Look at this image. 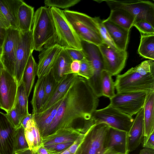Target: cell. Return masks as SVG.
<instances>
[{"label":"cell","mask_w":154,"mask_h":154,"mask_svg":"<svg viewBox=\"0 0 154 154\" xmlns=\"http://www.w3.org/2000/svg\"><path fill=\"white\" fill-rule=\"evenodd\" d=\"M87 80L78 76L62 98L56 115L44 137L62 129H87L94 124L91 119L99 104Z\"/></svg>","instance_id":"6da1fadb"},{"label":"cell","mask_w":154,"mask_h":154,"mask_svg":"<svg viewBox=\"0 0 154 154\" xmlns=\"http://www.w3.org/2000/svg\"><path fill=\"white\" fill-rule=\"evenodd\" d=\"M117 92L154 91V60L148 59L116 76Z\"/></svg>","instance_id":"7a4b0ae2"},{"label":"cell","mask_w":154,"mask_h":154,"mask_svg":"<svg viewBox=\"0 0 154 154\" xmlns=\"http://www.w3.org/2000/svg\"><path fill=\"white\" fill-rule=\"evenodd\" d=\"M50 8L41 6L34 13L32 29L33 50L41 51L54 45L56 32Z\"/></svg>","instance_id":"3957f363"},{"label":"cell","mask_w":154,"mask_h":154,"mask_svg":"<svg viewBox=\"0 0 154 154\" xmlns=\"http://www.w3.org/2000/svg\"><path fill=\"white\" fill-rule=\"evenodd\" d=\"M63 13L81 40L98 46L104 43L93 18L76 11L65 9Z\"/></svg>","instance_id":"277c9868"},{"label":"cell","mask_w":154,"mask_h":154,"mask_svg":"<svg viewBox=\"0 0 154 154\" xmlns=\"http://www.w3.org/2000/svg\"><path fill=\"white\" fill-rule=\"evenodd\" d=\"M50 9L56 32L54 44H58L65 49L82 50L81 40L63 10L54 7Z\"/></svg>","instance_id":"5b68a950"},{"label":"cell","mask_w":154,"mask_h":154,"mask_svg":"<svg viewBox=\"0 0 154 154\" xmlns=\"http://www.w3.org/2000/svg\"><path fill=\"white\" fill-rule=\"evenodd\" d=\"M109 128L103 123L92 125L86 131L83 140L74 154H103L105 149Z\"/></svg>","instance_id":"8992f818"},{"label":"cell","mask_w":154,"mask_h":154,"mask_svg":"<svg viewBox=\"0 0 154 154\" xmlns=\"http://www.w3.org/2000/svg\"><path fill=\"white\" fill-rule=\"evenodd\" d=\"M111 10L121 9L127 11L135 18V21L144 20L154 26V4L141 0H105Z\"/></svg>","instance_id":"52a82bcc"},{"label":"cell","mask_w":154,"mask_h":154,"mask_svg":"<svg viewBox=\"0 0 154 154\" xmlns=\"http://www.w3.org/2000/svg\"><path fill=\"white\" fill-rule=\"evenodd\" d=\"M91 119L94 124L104 123L110 127L127 132L134 121L132 117L122 113L109 104L103 108L95 110L92 114Z\"/></svg>","instance_id":"ba28073f"},{"label":"cell","mask_w":154,"mask_h":154,"mask_svg":"<svg viewBox=\"0 0 154 154\" xmlns=\"http://www.w3.org/2000/svg\"><path fill=\"white\" fill-rule=\"evenodd\" d=\"M147 94L144 91L117 92L109 99V104L132 117L143 108Z\"/></svg>","instance_id":"9c48e42d"},{"label":"cell","mask_w":154,"mask_h":154,"mask_svg":"<svg viewBox=\"0 0 154 154\" xmlns=\"http://www.w3.org/2000/svg\"><path fill=\"white\" fill-rule=\"evenodd\" d=\"M20 37L19 30L11 27L8 28L2 47L0 60L5 69L14 77L16 53Z\"/></svg>","instance_id":"30bf717a"},{"label":"cell","mask_w":154,"mask_h":154,"mask_svg":"<svg viewBox=\"0 0 154 154\" xmlns=\"http://www.w3.org/2000/svg\"><path fill=\"white\" fill-rule=\"evenodd\" d=\"M33 51L32 29L24 33L20 32V37L16 53L14 72V77L18 86L21 81L28 60Z\"/></svg>","instance_id":"8fae6325"},{"label":"cell","mask_w":154,"mask_h":154,"mask_svg":"<svg viewBox=\"0 0 154 154\" xmlns=\"http://www.w3.org/2000/svg\"><path fill=\"white\" fill-rule=\"evenodd\" d=\"M103 61L104 70L117 76L124 68L128 57L126 51L114 48L103 43L98 46Z\"/></svg>","instance_id":"7c38bea8"},{"label":"cell","mask_w":154,"mask_h":154,"mask_svg":"<svg viewBox=\"0 0 154 154\" xmlns=\"http://www.w3.org/2000/svg\"><path fill=\"white\" fill-rule=\"evenodd\" d=\"M17 87L14 77L4 69L0 76V103L6 113L14 106Z\"/></svg>","instance_id":"4fadbf2b"},{"label":"cell","mask_w":154,"mask_h":154,"mask_svg":"<svg viewBox=\"0 0 154 154\" xmlns=\"http://www.w3.org/2000/svg\"><path fill=\"white\" fill-rule=\"evenodd\" d=\"M15 130L6 114L0 111V154H14Z\"/></svg>","instance_id":"5bb4252c"},{"label":"cell","mask_w":154,"mask_h":154,"mask_svg":"<svg viewBox=\"0 0 154 154\" xmlns=\"http://www.w3.org/2000/svg\"><path fill=\"white\" fill-rule=\"evenodd\" d=\"M63 48L56 44L44 48L38 55L37 76H45L51 69Z\"/></svg>","instance_id":"9a60e30c"},{"label":"cell","mask_w":154,"mask_h":154,"mask_svg":"<svg viewBox=\"0 0 154 154\" xmlns=\"http://www.w3.org/2000/svg\"><path fill=\"white\" fill-rule=\"evenodd\" d=\"M143 108L137 114L129 131L127 133V150L132 152L141 143L144 134Z\"/></svg>","instance_id":"2e32d148"},{"label":"cell","mask_w":154,"mask_h":154,"mask_svg":"<svg viewBox=\"0 0 154 154\" xmlns=\"http://www.w3.org/2000/svg\"><path fill=\"white\" fill-rule=\"evenodd\" d=\"M127 133L109 127L106 137L105 149L115 152L128 154Z\"/></svg>","instance_id":"e0dca14e"},{"label":"cell","mask_w":154,"mask_h":154,"mask_svg":"<svg viewBox=\"0 0 154 154\" xmlns=\"http://www.w3.org/2000/svg\"><path fill=\"white\" fill-rule=\"evenodd\" d=\"M102 21L116 48L120 50L126 51L130 31L105 20Z\"/></svg>","instance_id":"ac0fdd59"},{"label":"cell","mask_w":154,"mask_h":154,"mask_svg":"<svg viewBox=\"0 0 154 154\" xmlns=\"http://www.w3.org/2000/svg\"><path fill=\"white\" fill-rule=\"evenodd\" d=\"M88 129L65 128L42 138L44 145L66 142H73L81 134Z\"/></svg>","instance_id":"d6986e66"},{"label":"cell","mask_w":154,"mask_h":154,"mask_svg":"<svg viewBox=\"0 0 154 154\" xmlns=\"http://www.w3.org/2000/svg\"><path fill=\"white\" fill-rule=\"evenodd\" d=\"M143 109L144 130V143L154 131V91L147 93Z\"/></svg>","instance_id":"ffe728a7"},{"label":"cell","mask_w":154,"mask_h":154,"mask_svg":"<svg viewBox=\"0 0 154 154\" xmlns=\"http://www.w3.org/2000/svg\"><path fill=\"white\" fill-rule=\"evenodd\" d=\"M62 98L45 110L33 115L42 138L53 121Z\"/></svg>","instance_id":"44dd1931"},{"label":"cell","mask_w":154,"mask_h":154,"mask_svg":"<svg viewBox=\"0 0 154 154\" xmlns=\"http://www.w3.org/2000/svg\"><path fill=\"white\" fill-rule=\"evenodd\" d=\"M72 61L65 48H63L52 69L54 77L58 83L67 75L72 73L70 69Z\"/></svg>","instance_id":"7402d4cb"},{"label":"cell","mask_w":154,"mask_h":154,"mask_svg":"<svg viewBox=\"0 0 154 154\" xmlns=\"http://www.w3.org/2000/svg\"><path fill=\"white\" fill-rule=\"evenodd\" d=\"M23 2L22 0H0V9L11 27L18 30V11Z\"/></svg>","instance_id":"603a6c76"},{"label":"cell","mask_w":154,"mask_h":154,"mask_svg":"<svg viewBox=\"0 0 154 154\" xmlns=\"http://www.w3.org/2000/svg\"><path fill=\"white\" fill-rule=\"evenodd\" d=\"M34 14V8L24 1L20 6L17 13L19 30L24 33L31 30Z\"/></svg>","instance_id":"cb8c5ba5"},{"label":"cell","mask_w":154,"mask_h":154,"mask_svg":"<svg viewBox=\"0 0 154 154\" xmlns=\"http://www.w3.org/2000/svg\"><path fill=\"white\" fill-rule=\"evenodd\" d=\"M77 76L78 75L75 74H69L59 82L54 93L40 112L46 109L63 98Z\"/></svg>","instance_id":"d4e9b609"},{"label":"cell","mask_w":154,"mask_h":154,"mask_svg":"<svg viewBox=\"0 0 154 154\" xmlns=\"http://www.w3.org/2000/svg\"><path fill=\"white\" fill-rule=\"evenodd\" d=\"M105 20L130 31L135 21V18L131 14L121 9L111 10L109 16Z\"/></svg>","instance_id":"484cf974"},{"label":"cell","mask_w":154,"mask_h":154,"mask_svg":"<svg viewBox=\"0 0 154 154\" xmlns=\"http://www.w3.org/2000/svg\"><path fill=\"white\" fill-rule=\"evenodd\" d=\"M37 71V64L32 54L28 60L21 80L23 84L28 97L33 86Z\"/></svg>","instance_id":"4316f807"},{"label":"cell","mask_w":154,"mask_h":154,"mask_svg":"<svg viewBox=\"0 0 154 154\" xmlns=\"http://www.w3.org/2000/svg\"><path fill=\"white\" fill-rule=\"evenodd\" d=\"M45 76L38 78L35 85L31 101L33 115L40 113L43 107L45 97Z\"/></svg>","instance_id":"83f0119b"},{"label":"cell","mask_w":154,"mask_h":154,"mask_svg":"<svg viewBox=\"0 0 154 154\" xmlns=\"http://www.w3.org/2000/svg\"><path fill=\"white\" fill-rule=\"evenodd\" d=\"M140 35L138 53L144 58L154 60V34Z\"/></svg>","instance_id":"f1b7e54d"},{"label":"cell","mask_w":154,"mask_h":154,"mask_svg":"<svg viewBox=\"0 0 154 154\" xmlns=\"http://www.w3.org/2000/svg\"><path fill=\"white\" fill-rule=\"evenodd\" d=\"M28 99L23 84L21 81L18 86L14 102L19 111L21 122L23 119L29 113Z\"/></svg>","instance_id":"f546056e"},{"label":"cell","mask_w":154,"mask_h":154,"mask_svg":"<svg viewBox=\"0 0 154 154\" xmlns=\"http://www.w3.org/2000/svg\"><path fill=\"white\" fill-rule=\"evenodd\" d=\"M101 88L102 96L112 98L115 94L114 82L112 76L107 72L103 70L101 77Z\"/></svg>","instance_id":"4dcf8cb0"},{"label":"cell","mask_w":154,"mask_h":154,"mask_svg":"<svg viewBox=\"0 0 154 154\" xmlns=\"http://www.w3.org/2000/svg\"><path fill=\"white\" fill-rule=\"evenodd\" d=\"M45 76V97L42 108L51 98L59 84L54 77L52 69Z\"/></svg>","instance_id":"1f68e13d"},{"label":"cell","mask_w":154,"mask_h":154,"mask_svg":"<svg viewBox=\"0 0 154 154\" xmlns=\"http://www.w3.org/2000/svg\"><path fill=\"white\" fill-rule=\"evenodd\" d=\"M24 130L22 126L15 130L14 139V152L29 149L25 136Z\"/></svg>","instance_id":"d6a6232c"},{"label":"cell","mask_w":154,"mask_h":154,"mask_svg":"<svg viewBox=\"0 0 154 154\" xmlns=\"http://www.w3.org/2000/svg\"><path fill=\"white\" fill-rule=\"evenodd\" d=\"M99 30L100 35L104 43L114 48H116L109 33L99 17H93Z\"/></svg>","instance_id":"836d02e7"},{"label":"cell","mask_w":154,"mask_h":154,"mask_svg":"<svg viewBox=\"0 0 154 154\" xmlns=\"http://www.w3.org/2000/svg\"><path fill=\"white\" fill-rule=\"evenodd\" d=\"M80 0H45V6L51 8L54 7L59 9L67 8L78 3Z\"/></svg>","instance_id":"e575fe53"},{"label":"cell","mask_w":154,"mask_h":154,"mask_svg":"<svg viewBox=\"0 0 154 154\" xmlns=\"http://www.w3.org/2000/svg\"><path fill=\"white\" fill-rule=\"evenodd\" d=\"M133 26L139 31L140 34H154V26L146 20H140L136 21Z\"/></svg>","instance_id":"d590c367"},{"label":"cell","mask_w":154,"mask_h":154,"mask_svg":"<svg viewBox=\"0 0 154 154\" xmlns=\"http://www.w3.org/2000/svg\"><path fill=\"white\" fill-rule=\"evenodd\" d=\"M6 114L9 121L15 130L21 126L19 111L14 103L12 108Z\"/></svg>","instance_id":"8d00e7d4"},{"label":"cell","mask_w":154,"mask_h":154,"mask_svg":"<svg viewBox=\"0 0 154 154\" xmlns=\"http://www.w3.org/2000/svg\"><path fill=\"white\" fill-rule=\"evenodd\" d=\"M92 75L91 66L86 58L80 61V66L79 76L87 80L89 79Z\"/></svg>","instance_id":"74e56055"},{"label":"cell","mask_w":154,"mask_h":154,"mask_svg":"<svg viewBox=\"0 0 154 154\" xmlns=\"http://www.w3.org/2000/svg\"><path fill=\"white\" fill-rule=\"evenodd\" d=\"M65 49L72 61L77 60L81 61L86 58L82 50H80L71 48Z\"/></svg>","instance_id":"f35d334b"},{"label":"cell","mask_w":154,"mask_h":154,"mask_svg":"<svg viewBox=\"0 0 154 154\" xmlns=\"http://www.w3.org/2000/svg\"><path fill=\"white\" fill-rule=\"evenodd\" d=\"M73 142H66L44 145L47 149L61 153L68 148Z\"/></svg>","instance_id":"ab89813d"},{"label":"cell","mask_w":154,"mask_h":154,"mask_svg":"<svg viewBox=\"0 0 154 154\" xmlns=\"http://www.w3.org/2000/svg\"><path fill=\"white\" fill-rule=\"evenodd\" d=\"M24 129L25 136L29 149L34 153V139L33 134L29 128H26Z\"/></svg>","instance_id":"60d3db41"},{"label":"cell","mask_w":154,"mask_h":154,"mask_svg":"<svg viewBox=\"0 0 154 154\" xmlns=\"http://www.w3.org/2000/svg\"><path fill=\"white\" fill-rule=\"evenodd\" d=\"M86 131L80 134L72 144L68 148L69 151L71 154H74L76 152L78 148L85 137Z\"/></svg>","instance_id":"b9f144b4"},{"label":"cell","mask_w":154,"mask_h":154,"mask_svg":"<svg viewBox=\"0 0 154 154\" xmlns=\"http://www.w3.org/2000/svg\"><path fill=\"white\" fill-rule=\"evenodd\" d=\"M143 147L154 150V131L151 133L145 142L143 143Z\"/></svg>","instance_id":"7bdbcfd3"},{"label":"cell","mask_w":154,"mask_h":154,"mask_svg":"<svg viewBox=\"0 0 154 154\" xmlns=\"http://www.w3.org/2000/svg\"><path fill=\"white\" fill-rule=\"evenodd\" d=\"M80 66V61L77 60L72 61L70 65V69L72 73L79 76Z\"/></svg>","instance_id":"ee69618b"},{"label":"cell","mask_w":154,"mask_h":154,"mask_svg":"<svg viewBox=\"0 0 154 154\" xmlns=\"http://www.w3.org/2000/svg\"><path fill=\"white\" fill-rule=\"evenodd\" d=\"M36 154H60V153L49 149L42 145L38 148L37 150Z\"/></svg>","instance_id":"f6af8a7d"},{"label":"cell","mask_w":154,"mask_h":154,"mask_svg":"<svg viewBox=\"0 0 154 154\" xmlns=\"http://www.w3.org/2000/svg\"><path fill=\"white\" fill-rule=\"evenodd\" d=\"M0 26L6 29L11 27V26L0 9Z\"/></svg>","instance_id":"bcb514c9"},{"label":"cell","mask_w":154,"mask_h":154,"mask_svg":"<svg viewBox=\"0 0 154 154\" xmlns=\"http://www.w3.org/2000/svg\"><path fill=\"white\" fill-rule=\"evenodd\" d=\"M33 118V115L32 114H30L29 113L21 121V126L24 128V129H25L26 127L28 122Z\"/></svg>","instance_id":"7dc6e473"},{"label":"cell","mask_w":154,"mask_h":154,"mask_svg":"<svg viewBox=\"0 0 154 154\" xmlns=\"http://www.w3.org/2000/svg\"><path fill=\"white\" fill-rule=\"evenodd\" d=\"M6 29L0 26V45L2 47L5 35Z\"/></svg>","instance_id":"c3c4849f"},{"label":"cell","mask_w":154,"mask_h":154,"mask_svg":"<svg viewBox=\"0 0 154 154\" xmlns=\"http://www.w3.org/2000/svg\"><path fill=\"white\" fill-rule=\"evenodd\" d=\"M139 154H154V150L144 148L140 150Z\"/></svg>","instance_id":"681fc988"},{"label":"cell","mask_w":154,"mask_h":154,"mask_svg":"<svg viewBox=\"0 0 154 154\" xmlns=\"http://www.w3.org/2000/svg\"><path fill=\"white\" fill-rule=\"evenodd\" d=\"M14 154H36L33 153L29 149L21 150L14 152Z\"/></svg>","instance_id":"f907efd6"},{"label":"cell","mask_w":154,"mask_h":154,"mask_svg":"<svg viewBox=\"0 0 154 154\" xmlns=\"http://www.w3.org/2000/svg\"><path fill=\"white\" fill-rule=\"evenodd\" d=\"M103 154H123L117 152H115L113 151H110L106 149H105Z\"/></svg>","instance_id":"816d5d0a"},{"label":"cell","mask_w":154,"mask_h":154,"mask_svg":"<svg viewBox=\"0 0 154 154\" xmlns=\"http://www.w3.org/2000/svg\"><path fill=\"white\" fill-rule=\"evenodd\" d=\"M4 69L5 68L3 64L0 60V76Z\"/></svg>","instance_id":"f5cc1de1"},{"label":"cell","mask_w":154,"mask_h":154,"mask_svg":"<svg viewBox=\"0 0 154 154\" xmlns=\"http://www.w3.org/2000/svg\"><path fill=\"white\" fill-rule=\"evenodd\" d=\"M60 154H71L69 151L68 148L64 150Z\"/></svg>","instance_id":"db71d44e"},{"label":"cell","mask_w":154,"mask_h":154,"mask_svg":"<svg viewBox=\"0 0 154 154\" xmlns=\"http://www.w3.org/2000/svg\"><path fill=\"white\" fill-rule=\"evenodd\" d=\"M2 52V46L0 45V57L1 56Z\"/></svg>","instance_id":"11a10c76"},{"label":"cell","mask_w":154,"mask_h":154,"mask_svg":"<svg viewBox=\"0 0 154 154\" xmlns=\"http://www.w3.org/2000/svg\"><path fill=\"white\" fill-rule=\"evenodd\" d=\"M1 104H0V108L1 109Z\"/></svg>","instance_id":"9f6ffc18"}]
</instances>
